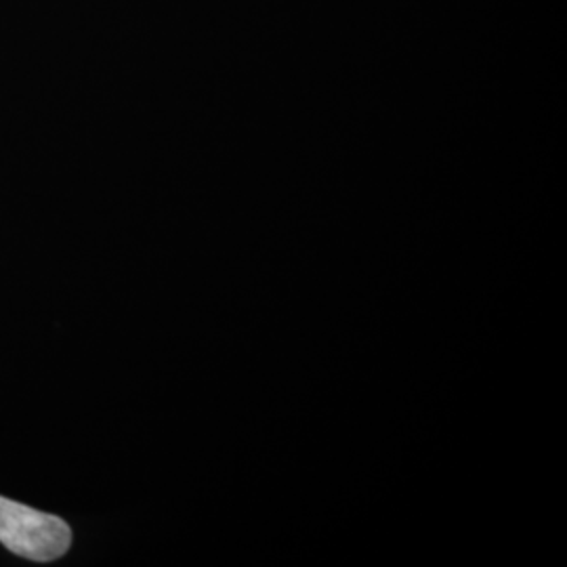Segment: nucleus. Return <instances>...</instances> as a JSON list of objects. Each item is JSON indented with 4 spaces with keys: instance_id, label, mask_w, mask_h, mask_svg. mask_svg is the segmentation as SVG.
Listing matches in <instances>:
<instances>
[{
    "instance_id": "nucleus-1",
    "label": "nucleus",
    "mask_w": 567,
    "mask_h": 567,
    "mask_svg": "<svg viewBox=\"0 0 567 567\" xmlns=\"http://www.w3.org/2000/svg\"><path fill=\"white\" fill-rule=\"evenodd\" d=\"M0 543L30 561H55L72 547V529L51 513L0 496Z\"/></svg>"
}]
</instances>
